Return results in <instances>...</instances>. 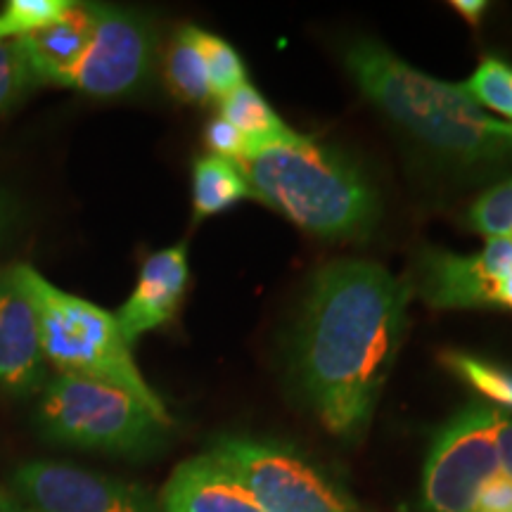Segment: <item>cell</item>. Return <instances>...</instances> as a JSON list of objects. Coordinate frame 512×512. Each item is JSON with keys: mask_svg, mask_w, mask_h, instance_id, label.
Segmentation results:
<instances>
[{"mask_svg": "<svg viewBox=\"0 0 512 512\" xmlns=\"http://www.w3.org/2000/svg\"><path fill=\"white\" fill-rule=\"evenodd\" d=\"M411 285L380 264L332 261L313 273L294 337V375L325 430L358 439L406 330Z\"/></svg>", "mask_w": 512, "mask_h": 512, "instance_id": "6da1fadb", "label": "cell"}, {"mask_svg": "<svg viewBox=\"0 0 512 512\" xmlns=\"http://www.w3.org/2000/svg\"><path fill=\"white\" fill-rule=\"evenodd\" d=\"M344 67L384 117L446 159L465 166L512 159V124L489 117L463 83L422 74L370 38L349 43Z\"/></svg>", "mask_w": 512, "mask_h": 512, "instance_id": "7a4b0ae2", "label": "cell"}, {"mask_svg": "<svg viewBox=\"0 0 512 512\" xmlns=\"http://www.w3.org/2000/svg\"><path fill=\"white\" fill-rule=\"evenodd\" d=\"M256 200L320 240L363 238L377 221V192L337 150L304 136L249 152L240 162Z\"/></svg>", "mask_w": 512, "mask_h": 512, "instance_id": "3957f363", "label": "cell"}, {"mask_svg": "<svg viewBox=\"0 0 512 512\" xmlns=\"http://www.w3.org/2000/svg\"><path fill=\"white\" fill-rule=\"evenodd\" d=\"M10 268L34 304L38 337L46 361L60 368V373L86 375L117 384L143 401L159 420L171 425L164 401L147 384L138 363L133 361L131 344L121 335L114 313L60 290L34 266L15 264Z\"/></svg>", "mask_w": 512, "mask_h": 512, "instance_id": "277c9868", "label": "cell"}, {"mask_svg": "<svg viewBox=\"0 0 512 512\" xmlns=\"http://www.w3.org/2000/svg\"><path fill=\"white\" fill-rule=\"evenodd\" d=\"M38 427L57 444L136 458L157 451L171 425L117 384L57 373L41 389Z\"/></svg>", "mask_w": 512, "mask_h": 512, "instance_id": "5b68a950", "label": "cell"}, {"mask_svg": "<svg viewBox=\"0 0 512 512\" xmlns=\"http://www.w3.org/2000/svg\"><path fill=\"white\" fill-rule=\"evenodd\" d=\"M209 453L245 479L266 512H368L297 448L275 439L228 434Z\"/></svg>", "mask_w": 512, "mask_h": 512, "instance_id": "8992f818", "label": "cell"}, {"mask_svg": "<svg viewBox=\"0 0 512 512\" xmlns=\"http://www.w3.org/2000/svg\"><path fill=\"white\" fill-rule=\"evenodd\" d=\"M498 418L501 408L470 401L441 427L422 475V512H475L482 489L501 470Z\"/></svg>", "mask_w": 512, "mask_h": 512, "instance_id": "52a82bcc", "label": "cell"}, {"mask_svg": "<svg viewBox=\"0 0 512 512\" xmlns=\"http://www.w3.org/2000/svg\"><path fill=\"white\" fill-rule=\"evenodd\" d=\"M91 41L81 60L60 81L64 88L93 95L119 98L133 93L147 79L155 53V34L147 19L107 5H91Z\"/></svg>", "mask_w": 512, "mask_h": 512, "instance_id": "ba28073f", "label": "cell"}, {"mask_svg": "<svg viewBox=\"0 0 512 512\" xmlns=\"http://www.w3.org/2000/svg\"><path fill=\"white\" fill-rule=\"evenodd\" d=\"M12 489L22 512H162L147 491L102 472L57 460H31L17 467Z\"/></svg>", "mask_w": 512, "mask_h": 512, "instance_id": "9c48e42d", "label": "cell"}, {"mask_svg": "<svg viewBox=\"0 0 512 512\" xmlns=\"http://www.w3.org/2000/svg\"><path fill=\"white\" fill-rule=\"evenodd\" d=\"M418 280L420 297L434 309L512 311V238L486 240L477 254L427 249Z\"/></svg>", "mask_w": 512, "mask_h": 512, "instance_id": "30bf717a", "label": "cell"}, {"mask_svg": "<svg viewBox=\"0 0 512 512\" xmlns=\"http://www.w3.org/2000/svg\"><path fill=\"white\" fill-rule=\"evenodd\" d=\"M38 318L34 304L12 275L0 268V389L12 396H31L46 384Z\"/></svg>", "mask_w": 512, "mask_h": 512, "instance_id": "8fae6325", "label": "cell"}, {"mask_svg": "<svg viewBox=\"0 0 512 512\" xmlns=\"http://www.w3.org/2000/svg\"><path fill=\"white\" fill-rule=\"evenodd\" d=\"M188 283L190 268L185 242L147 256L131 297L114 313L121 335L131 347L147 332L162 328L176 316Z\"/></svg>", "mask_w": 512, "mask_h": 512, "instance_id": "7c38bea8", "label": "cell"}, {"mask_svg": "<svg viewBox=\"0 0 512 512\" xmlns=\"http://www.w3.org/2000/svg\"><path fill=\"white\" fill-rule=\"evenodd\" d=\"M162 512H266L238 472L211 453L183 460L162 489Z\"/></svg>", "mask_w": 512, "mask_h": 512, "instance_id": "4fadbf2b", "label": "cell"}, {"mask_svg": "<svg viewBox=\"0 0 512 512\" xmlns=\"http://www.w3.org/2000/svg\"><path fill=\"white\" fill-rule=\"evenodd\" d=\"M91 29L93 8L91 5L74 3V8L64 12L53 24L19 38L38 83L60 86L69 69L81 60L83 50L91 41Z\"/></svg>", "mask_w": 512, "mask_h": 512, "instance_id": "5bb4252c", "label": "cell"}, {"mask_svg": "<svg viewBox=\"0 0 512 512\" xmlns=\"http://www.w3.org/2000/svg\"><path fill=\"white\" fill-rule=\"evenodd\" d=\"M252 195L240 164L219 155H204L192 164V214L197 221L221 214Z\"/></svg>", "mask_w": 512, "mask_h": 512, "instance_id": "9a60e30c", "label": "cell"}, {"mask_svg": "<svg viewBox=\"0 0 512 512\" xmlns=\"http://www.w3.org/2000/svg\"><path fill=\"white\" fill-rule=\"evenodd\" d=\"M219 102L221 117L238 128L242 138L247 140L249 152L275 143H285V140L297 136L249 81L242 83V86L235 88L233 93H228Z\"/></svg>", "mask_w": 512, "mask_h": 512, "instance_id": "2e32d148", "label": "cell"}, {"mask_svg": "<svg viewBox=\"0 0 512 512\" xmlns=\"http://www.w3.org/2000/svg\"><path fill=\"white\" fill-rule=\"evenodd\" d=\"M197 29L200 27H183L171 43L166 53V83L169 91L181 102L188 105H207L214 98L209 86L207 64L197 41Z\"/></svg>", "mask_w": 512, "mask_h": 512, "instance_id": "e0dca14e", "label": "cell"}, {"mask_svg": "<svg viewBox=\"0 0 512 512\" xmlns=\"http://www.w3.org/2000/svg\"><path fill=\"white\" fill-rule=\"evenodd\" d=\"M444 363L448 370L475 387L486 403L512 413V370L484 361V358L460 354V351H448L444 354Z\"/></svg>", "mask_w": 512, "mask_h": 512, "instance_id": "ac0fdd59", "label": "cell"}, {"mask_svg": "<svg viewBox=\"0 0 512 512\" xmlns=\"http://www.w3.org/2000/svg\"><path fill=\"white\" fill-rule=\"evenodd\" d=\"M72 8L74 0H8L0 10V43L34 34Z\"/></svg>", "mask_w": 512, "mask_h": 512, "instance_id": "d6986e66", "label": "cell"}, {"mask_svg": "<svg viewBox=\"0 0 512 512\" xmlns=\"http://www.w3.org/2000/svg\"><path fill=\"white\" fill-rule=\"evenodd\" d=\"M482 110H494L512 119V64L501 57H484L475 74L463 83Z\"/></svg>", "mask_w": 512, "mask_h": 512, "instance_id": "ffe728a7", "label": "cell"}, {"mask_svg": "<svg viewBox=\"0 0 512 512\" xmlns=\"http://www.w3.org/2000/svg\"><path fill=\"white\" fill-rule=\"evenodd\" d=\"M197 41H200L204 64H207L209 86L214 98H226L228 93L247 83L245 62L230 43L204 29H197Z\"/></svg>", "mask_w": 512, "mask_h": 512, "instance_id": "44dd1931", "label": "cell"}, {"mask_svg": "<svg viewBox=\"0 0 512 512\" xmlns=\"http://www.w3.org/2000/svg\"><path fill=\"white\" fill-rule=\"evenodd\" d=\"M467 221L486 240L512 238V181L498 183L479 195Z\"/></svg>", "mask_w": 512, "mask_h": 512, "instance_id": "7402d4cb", "label": "cell"}, {"mask_svg": "<svg viewBox=\"0 0 512 512\" xmlns=\"http://www.w3.org/2000/svg\"><path fill=\"white\" fill-rule=\"evenodd\" d=\"M41 86L22 43H0V114L15 107L31 88Z\"/></svg>", "mask_w": 512, "mask_h": 512, "instance_id": "603a6c76", "label": "cell"}, {"mask_svg": "<svg viewBox=\"0 0 512 512\" xmlns=\"http://www.w3.org/2000/svg\"><path fill=\"white\" fill-rule=\"evenodd\" d=\"M204 140L209 145V155H219L233 162H242L249 155L247 140L242 138V133L233 124H228L223 117L211 119L207 128H204Z\"/></svg>", "mask_w": 512, "mask_h": 512, "instance_id": "cb8c5ba5", "label": "cell"}, {"mask_svg": "<svg viewBox=\"0 0 512 512\" xmlns=\"http://www.w3.org/2000/svg\"><path fill=\"white\" fill-rule=\"evenodd\" d=\"M475 512H512V482L498 470L479 494Z\"/></svg>", "mask_w": 512, "mask_h": 512, "instance_id": "d4e9b609", "label": "cell"}, {"mask_svg": "<svg viewBox=\"0 0 512 512\" xmlns=\"http://www.w3.org/2000/svg\"><path fill=\"white\" fill-rule=\"evenodd\" d=\"M496 444H498V460H501L503 475L512 482V413L501 411L496 427Z\"/></svg>", "mask_w": 512, "mask_h": 512, "instance_id": "484cf974", "label": "cell"}, {"mask_svg": "<svg viewBox=\"0 0 512 512\" xmlns=\"http://www.w3.org/2000/svg\"><path fill=\"white\" fill-rule=\"evenodd\" d=\"M451 8L456 10L470 27H479L486 10H489V3H486V0H453Z\"/></svg>", "mask_w": 512, "mask_h": 512, "instance_id": "4316f807", "label": "cell"}, {"mask_svg": "<svg viewBox=\"0 0 512 512\" xmlns=\"http://www.w3.org/2000/svg\"><path fill=\"white\" fill-rule=\"evenodd\" d=\"M12 221H15V207H12V202L8 200V197L0 195V238L8 233Z\"/></svg>", "mask_w": 512, "mask_h": 512, "instance_id": "83f0119b", "label": "cell"}, {"mask_svg": "<svg viewBox=\"0 0 512 512\" xmlns=\"http://www.w3.org/2000/svg\"><path fill=\"white\" fill-rule=\"evenodd\" d=\"M0 512H22V510L12 508V505H10V503H5V501H3V496H0Z\"/></svg>", "mask_w": 512, "mask_h": 512, "instance_id": "f1b7e54d", "label": "cell"}]
</instances>
